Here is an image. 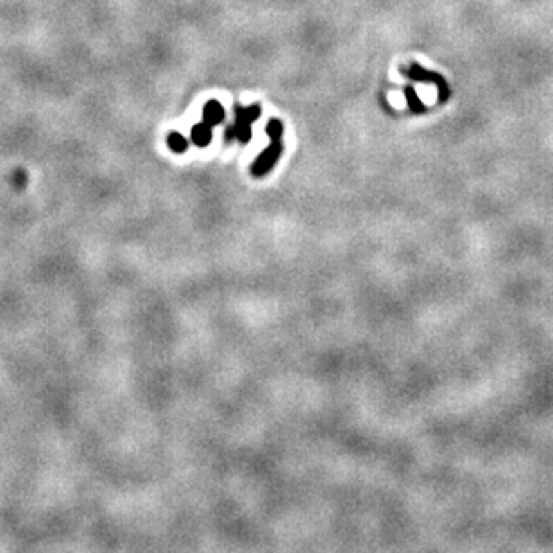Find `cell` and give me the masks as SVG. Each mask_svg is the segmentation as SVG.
<instances>
[{
    "label": "cell",
    "mask_w": 553,
    "mask_h": 553,
    "mask_svg": "<svg viewBox=\"0 0 553 553\" xmlns=\"http://www.w3.org/2000/svg\"><path fill=\"white\" fill-rule=\"evenodd\" d=\"M251 122L244 117L242 113L237 111V122H235V129H237V140L242 143H247L251 140Z\"/></svg>",
    "instance_id": "cell-5"
},
{
    "label": "cell",
    "mask_w": 553,
    "mask_h": 553,
    "mask_svg": "<svg viewBox=\"0 0 553 553\" xmlns=\"http://www.w3.org/2000/svg\"><path fill=\"white\" fill-rule=\"evenodd\" d=\"M399 72H401L405 78L414 79V81L433 82V84H437V88H439V102H446L448 97H450V87H448V82L444 81V78H441V75L435 74V72L424 70L423 66H419L417 63H414V65L410 66H401Z\"/></svg>",
    "instance_id": "cell-1"
},
{
    "label": "cell",
    "mask_w": 553,
    "mask_h": 553,
    "mask_svg": "<svg viewBox=\"0 0 553 553\" xmlns=\"http://www.w3.org/2000/svg\"><path fill=\"white\" fill-rule=\"evenodd\" d=\"M235 138H237V129H235V126L228 127V129H226V133H224V140H226V142H233Z\"/></svg>",
    "instance_id": "cell-10"
},
{
    "label": "cell",
    "mask_w": 553,
    "mask_h": 553,
    "mask_svg": "<svg viewBox=\"0 0 553 553\" xmlns=\"http://www.w3.org/2000/svg\"><path fill=\"white\" fill-rule=\"evenodd\" d=\"M405 97H406V102H408V108H410L412 111H414V113H424V111H426V108H424V104L419 100V97H417V93H415L414 88L405 87Z\"/></svg>",
    "instance_id": "cell-6"
},
{
    "label": "cell",
    "mask_w": 553,
    "mask_h": 553,
    "mask_svg": "<svg viewBox=\"0 0 553 553\" xmlns=\"http://www.w3.org/2000/svg\"><path fill=\"white\" fill-rule=\"evenodd\" d=\"M281 152H283L281 140H271V145H269V147L258 156V160L253 163V167H251L253 176L255 177L267 176V174L274 169L276 161L280 160Z\"/></svg>",
    "instance_id": "cell-2"
},
{
    "label": "cell",
    "mask_w": 553,
    "mask_h": 553,
    "mask_svg": "<svg viewBox=\"0 0 553 553\" xmlns=\"http://www.w3.org/2000/svg\"><path fill=\"white\" fill-rule=\"evenodd\" d=\"M167 143H169V147L172 149L174 152H185L186 147H188V142H186V140L183 138V134L179 133H170L169 136H167Z\"/></svg>",
    "instance_id": "cell-7"
},
{
    "label": "cell",
    "mask_w": 553,
    "mask_h": 553,
    "mask_svg": "<svg viewBox=\"0 0 553 553\" xmlns=\"http://www.w3.org/2000/svg\"><path fill=\"white\" fill-rule=\"evenodd\" d=\"M265 131H267L269 138L271 140H281V136H283V124H281L280 120H276V118H274V120H269Z\"/></svg>",
    "instance_id": "cell-8"
},
{
    "label": "cell",
    "mask_w": 553,
    "mask_h": 553,
    "mask_svg": "<svg viewBox=\"0 0 553 553\" xmlns=\"http://www.w3.org/2000/svg\"><path fill=\"white\" fill-rule=\"evenodd\" d=\"M238 113H242L244 117L247 118L249 122H255L256 118L260 117V106L258 104H253V106H249V108H237Z\"/></svg>",
    "instance_id": "cell-9"
},
{
    "label": "cell",
    "mask_w": 553,
    "mask_h": 553,
    "mask_svg": "<svg viewBox=\"0 0 553 553\" xmlns=\"http://www.w3.org/2000/svg\"><path fill=\"white\" fill-rule=\"evenodd\" d=\"M203 118L208 126H217V124H221L224 120V109H222V106L217 100H210L204 106Z\"/></svg>",
    "instance_id": "cell-3"
},
{
    "label": "cell",
    "mask_w": 553,
    "mask_h": 553,
    "mask_svg": "<svg viewBox=\"0 0 553 553\" xmlns=\"http://www.w3.org/2000/svg\"><path fill=\"white\" fill-rule=\"evenodd\" d=\"M192 142L197 147H206L208 143L212 142V126H208L206 122H201L192 129Z\"/></svg>",
    "instance_id": "cell-4"
}]
</instances>
